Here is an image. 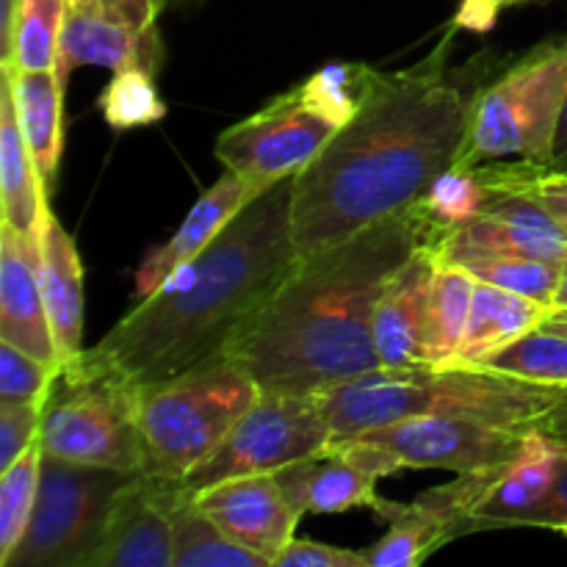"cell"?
Segmentation results:
<instances>
[{"label": "cell", "instance_id": "6da1fadb", "mask_svg": "<svg viewBox=\"0 0 567 567\" xmlns=\"http://www.w3.org/2000/svg\"><path fill=\"white\" fill-rule=\"evenodd\" d=\"M449 44L452 33L419 64L385 72L358 116L299 172L293 244L302 258L404 214L454 164L485 81L474 66L449 70Z\"/></svg>", "mask_w": 567, "mask_h": 567}, {"label": "cell", "instance_id": "7a4b0ae2", "mask_svg": "<svg viewBox=\"0 0 567 567\" xmlns=\"http://www.w3.org/2000/svg\"><path fill=\"white\" fill-rule=\"evenodd\" d=\"M424 244L432 247V233L413 205L305 255L225 354L260 391L305 396L382 369L374 347L377 302L393 271Z\"/></svg>", "mask_w": 567, "mask_h": 567}, {"label": "cell", "instance_id": "3957f363", "mask_svg": "<svg viewBox=\"0 0 567 567\" xmlns=\"http://www.w3.org/2000/svg\"><path fill=\"white\" fill-rule=\"evenodd\" d=\"M293 181L244 205L199 258L136 299L97 347L83 349V363L147 388L225 354L302 258L293 244Z\"/></svg>", "mask_w": 567, "mask_h": 567}, {"label": "cell", "instance_id": "277c9868", "mask_svg": "<svg viewBox=\"0 0 567 567\" xmlns=\"http://www.w3.org/2000/svg\"><path fill=\"white\" fill-rule=\"evenodd\" d=\"M567 396V388L502 374L476 363L377 369L319 393L332 441L410 415H457L504 430H532Z\"/></svg>", "mask_w": 567, "mask_h": 567}, {"label": "cell", "instance_id": "5b68a950", "mask_svg": "<svg viewBox=\"0 0 567 567\" xmlns=\"http://www.w3.org/2000/svg\"><path fill=\"white\" fill-rule=\"evenodd\" d=\"M385 72L369 64H327L299 86L216 138V158L260 197L319 158L343 125L358 116Z\"/></svg>", "mask_w": 567, "mask_h": 567}, {"label": "cell", "instance_id": "8992f818", "mask_svg": "<svg viewBox=\"0 0 567 567\" xmlns=\"http://www.w3.org/2000/svg\"><path fill=\"white\" fill-rule=\"evenodd\" d=\"M260 388L227 354L166 382L138 388L144 474L183 485L216 452Z\"/></svg>", "mask_w": 567, "mask_h": 567}, {"label": "cell", "instance_id": "52a82bcc", "mask_svg": "<svg viewBox=\"0 0 567 567\" xmlns=\"http://www.w3.org/2000/svg\"><path fill=\"white\" fill-rule=\"evenodd\" d=\"M567 105V37L515 59L476 92L454 164L529 158L548 164Z\"/></svg>", "mask_w": 567, "mask_h": 567}, {"label": "cell", "instance_id": "ba28073f", "mask_svg": "<svg viewBox=\"0 0 567 567\" xmlns=\"http://www.w3.org/2000/svg\"><path fill=\"white\" fill-rule=\"evenodd\" d=\"M44 454L114 471L144 468L138 388L114 371L64 365L42 408Z\"/></svg>", "mask_w": 567, "mask_h": 567}, {"label": "cell", "instance_id": "9c48e42d", "mask_svg": "<svg viewBox=\"0 0 567 567\" xmlns=\"http://www.w3.org/2000/svg\"><path fill=\"white\" fill-rule=\"evenodd\" d=\"M138 471L97 468L44 454L37 507L9 567H83L116 493Z\"/></svg>", "mask_w": 567, "mask_h": 567}, {"label": "cell", "instance_id": "30bf717a", "mask_svg": "<svg viewBox=\"0 0 567 567\" xmlns=\"http://www.w3.org/2000/svg\"><path fill=\"white\" fill-rule=\"evenodd\" d=\"M332 426L319 396L260 391L225 441L183 482L188 496L233 476L277 474L332 443Z\"/></svg>", "mask_w": 567, "mask_h": 567}, {"label": "cell", "instance_id": "8fae6325", "mask_svg": "<svg viewBox=\"0 0 567 567\" xmlns=\"http://www.w3.org/2000/svg\"><path fill=\"white\" fill-rule=\"evenodd\" d=\"M396 471H404V465L388 449L354 435L338 437L313 457L286 465L275 480L299 515L347 513L354 507L374 513L382 502L377 482Z\"/></svg>", "mask_w": 567, "mask_h": 567}, {"label": "cell", "instance_id": "7c38bea8", "mask_svg": "<svg viewBox=\"0 0 567 567\" xmlns=\"http://www.w3.org/2000/svg\"><path fill=\"white\" fill-rule=\"evenodd\" d=\"M526 432L504 430V426L474 419H457V415H410V419L360 432V437L388 449L404 468L471 474V471L491 468L513 457L524 443Z\"/></svg>", "mask_w": 567, "mask_h": 567}, {"label": "cell", "instance_id": "4fadbf2b", "mask_svg": "<svg viewBox=\"0 0 567 567\" xmlns=\"http://www.w3.org/2000/svg\"><path fill=\"white\" fill-rule=\"evenodd\" d=\"M183 485L133 474L116 493L97 548L83 567H175V513Z\"/></svg>", "mask_w": 567, "mask_h": 567}, {"label": "cell", "instance_id": "5bb4252c", "mask_svg": "<svg viewBox=\"0 0 567 567\" xmlns=\"http://www.w3.org/2000/svg\"><path fill=\"white\" fill-rule=\"evenodd\" d=\"M133 64L158 70V25L144 22L125 0H66L55 64V75L64 86L78 66L116 72Z\"/></svg>", "mask_w": 567, "mask_h": 567}, {"label": "cell", "instance_id": "9a60e30c", "mask_svg": "<svg viewBox=\"0 0 567 567\" xmlns=\"http://www.w3.org/2000/svg\"><path fill=\"white\" fill-rule=\"evenodd\" d=\"M432 249L441 264L454 266L487 255H526V258L567 264L565 230L543 208L532 188L502 197L474 221L437 238Z\"/></svg>", "mask_w": 567, "mask_h": 567}, {"label": "cell", "instance_id": "2e32d148", "mask_svg": "<svg viewBox=\"0 0 567 567\" xmlns=\"http://www.w3.org/2000/svg\"><path fill=\"white\" fill-rule=\"evenodd\" d=\"M192 498L225 535L269 559L271 567L302 520L288 504L275 474L233 476L194 493Z\"/></svg>", "mask_w": 567, "mask_h": 567}, {"label": "cell", "instance_id": "e0dca14e", "mask_svg": "<svg viewBox=\"0 0 567 567\" xmlns=\"http://www.w3.org/2000/svg\"><path fill=\"white\" fill-rule=\"evenodd\" d=\"M437 255L430 244L415 249L385 282L374 310V347L382 369L430 365L426 330H430V293Z\"/></svg>", "mask_w": 567, "mask_h": 567}, {"label": "cell", "instance_id": "ac0fdd59", "mask_svg": "<svg viewBox=\"0 0 567 567\" xmlns=\"http://www.w3.org/2000/svg\"><path fill=\"white\" fill-rule=\"evenodd\" d=\"M548 169V164L529 158H498L485 164H452L430 192L415 203V210L432 233V247L441 236L468 225L485 214L493 203L515 192L532 188V183Z\"/></svg>", "mask_w": 567, "mask_h": 567}, {"label": "cell", "instance_id": "d6986e66", "mask_svg": "<svg viewBox=\"0 0 567 567\" xmlns=\"http://www.w3.org/2000/svg\"><path fill=\"white\" fill-rule=\"evenodd\" d=\"M39 238L0 225V341L61 371V352L50 327L37 275Z\"/></svg>", "mask_w": 567, "mask_h": 567}, {"label": "cell", "instance_id": "ffe728a7", "mask_svg": "<svg viewBox=\"0 0 567 567\" xmlns=\"http://www.w3.org/2000/svg\"><path fill=\"white\" fill-rule=\"evenodd\" d=\"M565 465L567 449L557 437L540 430L526 432L518 452L502 465V474H498L493 491L476 507L468 524V535L482 529H509L518 524L520 515L529 513L551 493Z\"/></svg>", "mask_w": 567, "mask_h": 567}, {"label": "cell", "instance_id": "44dd1931", "mask_svg": "<svg viewBox=\"0 0 567 567\" xmlns=\"http://www.w3.org/2000/svg\"><path fill=\"white\" fill-rule=\"evenodd\" d=\"M252 192L236 172L225 169V175L194 203L175 236L147 255L136 271V299L150 297L155 288L164 286L177 269L192 264L219 238V233L241 214L244 205L252 203Z\"/></svg>", "mask_w": 567, "mask_h": 567}, {"label": "cell", "instance_id": "7402d4cb", "mask_svg": "<svg viewBox=\"0 0 567 567\" xmlns=\"http://www.w3.org/2000/svg\"><path fill=\"white\" fill-rule=\"evenodd\" d=\"M37 275L50 327L59 343L61 363H75L83 354V266L75 241L55 219L53 210L48 214L42 238H39Z\"/></svg>", "mask_w": 567, "mask_h": 567}, {"label": "cell", "instance_id": "603a6c76", "mask_svg": "<svg viewBox=\"0 0 567 567\" xmlns=\"http://www.w3.org/2000/svg\"><path fill=\"white\" fill-rule=\"evenodd\" d=\"M3 81L14 100L17 122L25 136L44 188H53L64 153V92L55 70L22 72L3 61Z\"/></svg>", "mask_w": 567, "mask_h": 567}, {"label": "cell", "instance_id": "cb8c5ba5", "mask_svg": "<svg viewBox=\"0 0 567 567\" xmlns=\"http://www.w3.org/2000/svg\"><path fill=\"white\" fill-rule=\"evenodd\" d=\"M50 192L44 188L25 136L17 122L14 100L9 83L0 89V208L3 221H9L22 236L42 238L48 221Z\"/></svg>", "mask_w": 567, "mask_h": 567}, {"label": "cell", "instance_id": "d4e9b609", "mask_svg": "<svg viewBox=\"0 0 567 567\" xmlns=\"http://www.w3.org/2000/svg\"><path fill=\"white\" fill-rule=\"evenodd\" d=\"M548 305L498 288L493 282L476 280L474 305H471L465 336L460 341L454 363H485L498 349L509 347L520 336L543 327L551 319Z\"/></svg>", "mask_w": 567, "mask_h": 567}, {"label": "cell", "instance_id": "484cf974", "mask_svg": "<svg viewBox=\"0 0 567 567\" xmlns=\"http://www.w3.org/2000/svg\"><path fill=\"white\" fill-rule=\"evenodd\" d=\"M374 513L385 520L388 532L363 551L369 567H415L457 537L454 526L421 498L410 504L382 498Z\"/></svg>", "mask_w": 567, "mask_h": 567}, {"label": "cell", "instance_id": "4316f807", "mask_svg": "<svg viewBox=\"0 0 567 567\" xmlns=\"http://www.w3.org/2000/svg\"><path fill=\"white\" fill-rule=\"evenodd\" d=\"M66 0H6L3 61L22 72L55 70Z\"/></svg>", "mask_w": 567, "mask_h": 567}, {"label": "cell", "instance_id": "83f0119b", "mask_svg": "<svg viewBox=\"0 0 567 567\" xmlns=\"http://www.w3.org/2000/svg\"><path fill=\"white\" fill-rule=\"evenodd\" d=\"M474 288L476 277L465 266L437 260L430 293V330H426L430 365H446L457 360L460 341L474 305Z\"/></svg>", "mask_w": 567, "mask_h": 567}, {"label": "cell", "instance_id": "f1b7e54d", "mask_svg": "<svg viewBox=\"0 0 567 567\" xmlns=\"http://www.w3.org/2000/svg\"><path fill=\"white\" fill-rule=\"evenodd\" d=\"M175 567H271L219 529L186 493L175 513Z\"/></svg>", "mask_w": 567, "mask_h": 567}, {"label": "cell", "instance_id": "f546056e", "mask_svg": "<svg viewBox=\"0 0 567 567\" xmlns=\"http://www.w3.org/2000/svg\"><path fill=\"white\" fill-rule=\"evenodd\" d=\"M42 460V441H37L9 468L0 471V567H9V559L14 557L17 546L31 524Z\"/></svg>", "mask_w": 567, "mask_h": 567}, {"label": "cell", "instance_id": "4dcf8cb0", "mask_svg": "<svg viewBox=\"0 0 567 567\" xmlns=\"http://www.w3.org/2000/svg\"><path fill=\"white\" fill-rule=\"evenodd\" d=\"M97 109L116 131L155 125L166 116V103L155 86V72L138 64L114 72V78L100 92Z\"/></svg>", "mask_w": 567, "mask_h": 567}, {"label": "cell", "instance_id": "1f68e13d", "mask_svg": "<svg viewBox=\"0 0 567 567\" xmlns=\"http://www.w3.org/2000/svg\"><path fill=\"white\" fill-rule=\"evenodd\" d=\"M476 365H487V369H496L502 374L524 377L532 382L567 388V336L546 324L535 327L518 341L491 354L485 363Z\"/></svg>", "mask_w": 567, "mask_h": 567}, {"label": "cell", "instance_id": "d6a6232c", "mask_svg": "<svg viewBox=\"0 0 567 567\" xmlns=\"http://www.w3.org/2000/svg\"><path fill=\"white\" fill-rule=\"evenodd\" d=\"M476 280L493 282L498 288L529 297L535 302L548 305L554 310V297L563 282V264L540 258H526V255H487L463 264Z\"/></svg>", "mask_w": 567, "mask_h": 567}, {"label": "cell", "instance_id": "836d02e7", "mask_svg": "<svg viewBox=\"0 0 567 567\" xmlns=\"http://www.w3.org/2000/svg\"><path fill=\"white\" fill-rule=\"evenodd\" d=\"M61 371L0 341V402L44 404Z\"/></svg>", "mask_w": 567, "mask_h": 567}, {"label": "cell", "instance_id": "e575fe53", "mask_svg": "<svg viewBox=\"0 0 567 567\" xmlns=\"http://www.w3.org/2000/svg\"><path fill=\"white\" fill-rule=\"evenodd\" d=\"M44 404L0 402V471L39 441Z\"/></svg>", "mask_w": 567, "mask_h": 567}, {"label": "cell", "instance_id": "d590c367", "mask_svg": "<svg viewBox=\"0 0 567 567\" xmlns=\"http://www.w3.org/2000/svg\"><path fill=\"white\" fill-rule=\"evenodd\" d=\"M275 567H369V559L363 551H349V548L293 537L280 551Z\"/></svg>", "mask_w": 567, "mask_h": 567}, {"label": "cell", "instance_id": "8d00e7d4", "mask_svg": "<svg viewBox=\"0 0 567 567\" xmlns=\"http://www.w3.org/2000/svg\"><path fill=\"white\" fill-rule=\"evenodd\" d=\"M515 526H540V529H567V465L563 476L557 480V485L551 487L546 498H543L537 507H532L529 513L520 515Z\"/></svg>", "mask_w": 567, "mask_h": 567}, {"label": "cell", "instance_id": "74e56055", "mask_svg": "<svg viewBox=\"0 0 567 567\" xmlns=\"http://www.w3.org/2000/svg\"><path fill=\"white\" fill-rule=\"evenodd\" d=\"M520 3H529V0H463L457 14H454L452 28L454 31L465 28V31L485 33L496 25L498 14H502L504 9H513V6Z\"/></svg>", "mask_w": 567, "mask_h": 567}, {"label": "cell", "instance_id": "f35d334b", "mask_svg": "<svg viewBox=\"0 0 567 567\" xmlns=\"http://www.w3.org/2000/svg\"><path fill=\"white\" fill-rule=\"evenodd\" d=\"M532 194L543 203V208L554 216L567 236V172L548 166L532 186Z\"/></svg>", "mask_w": 567, "mask_h": 567}, {"label": "cell", "instance_id": "ab89813d", "mask_svg": "<svg viewBox=\"0 0 567 567\" xmlns=\"http://www.w3.org/2000/svg\"><path fill=\"white\" fill-rule=\"evenodd\" d=\"M532 430H540V432H546V435L557 437V441L567 449V396L557 404V408L548 410V413L543 415V419L537 421Z\"/></svg>", "mask_w": 567, "mask_h": 567}, {"label": "cell", "instance_id": "60d3db41", "mask_svg": "<svg viewBox=\"0 0 567 567\" xmlns=\"http://www.w3.org/2000/svg\"><path fill=\"white\" fill-rule=\"evenodd\" d=\"M548 166H551V169L567 172V105H565L563 122H559L557 142H554V153H551V161H548Z\"/></svg>", "mask_w": 567, "mask_h": 567}, {"label": "cell", "instance_id": "b9f144b4", "mask_svg": "<svg viewBox=\"0 0 567 567\" xmlns=\"http://www.w3.org/2000/svg\"><path fill=\"white\" fill-rule=\"evenodd\" d=\"M125 3L131 6V9L136 11L144 22H150V25H158V14H161V9H164V0H125Z\"/></svg>", "mask_w": 567, "mask_h": 567}, {"label": "cell", "instance_id": "7bdbcfd3", "mask_svg": "<svg viewBox=\"0 0 567 567\" xmlns=\"http://www.w3.org/2000/svg\"><path fill=\"white\" fill-rule=\"evenodd\" d=\"M559 310H567V264L563 271V282H559V291L554 297V313H559Z\"/></svg>", "mask_w": 567, "mask_h": 567}, {"label": "cell", "instance_id": "ee69618b", "mask_svg": "<svg viewBox=\"0 0 567 567\" xmlns=\"http://www.w3.org/2000/svg\"><path fill=\"white\" fill-rule=\"evenodd\" d=\"M546 327H551V330H557V332H563V336H567V319H548L546 321Z\"/></svg>", "mask_w": 567, "mask_h": 567}, {"label": "cell", "instance_id": "f6af8a7d", "mask_svg": "<svg viewBox=\"0 0 567 567\" xmlns=\"http://www.w3.org/2000/svg\"><path fill=\"white\" fill-rule=\"evenodd\" d=\"M554 319H567V310H559V313H551Z\"/></svg>", "mask_w": 567, "mask_h": 567}, {"label": "cell", "instance_id": "bcb514c9", "mask_svg": "<svg viewBox=\"0 0 567 567\" xmlns=\"http://www.w3.org/2000/svg\"><path fill=\"white\" fill-rule=\"evenodd\" d=\"M563 535H567V529H563Z\"/></svg>", "mask_w": 567, "mask_h": 567}]
</instances>
